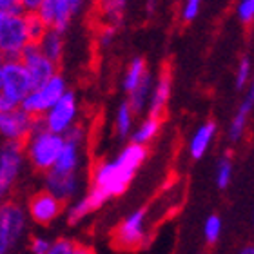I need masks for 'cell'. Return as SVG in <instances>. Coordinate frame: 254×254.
I'll use <instances>...</instances> for the list:
<instances>
[{"instance_id": "cell-35", "label": "cell", "mask_w": 254, "mask_h": 254, "mask_svg": "<svg viewBox=\"0 0 254 254\" xmlns=\"http://www.w3.org/2000/svg\"><path fill=\"white\" fill-rule=\"evenodd\" d=\"M44 0H20L22 7H24V13L29 15V13H37L40 9V5H42Z\"/></svg>"}, {"instance_id": "cell-15", "label": "cell", "mask_w": 254, "mask_h": 254, "mask_svg": "<svg viewBox=\"0 0 254 254\" xmlns=\"http://www.w3.org/2000/svg\"><path fill=\"white\" fill-rule=\"evenodd\" d=\"M171 98V73L169 69H162L154 80V87H153V95H151V100H149L147 107V117L160 118L164 117L165 109H167V104H169Z\"/></svg>"}, {"instance_id": "cell-9", "label": "cell", "mask_w": 254, "mask_h": 254, "mask_svg": "<svg viewBox=\"0 0 254 254\" xmlns=\"http://www.w3.org/2000/svg\"><path fill=\"white\" fill-rule=\"evenodd\" d=\"M76 118H78V100L73 91H67L65 95L49 109L42 117L46 129L57 134H65L71 127L76 126Z\"/></svg>"}, {"instance_id": "cell-6", "label": "cell", "mask_w": 254, "mask_h": 254, "mask_svg": "<svg viewBox=\"0 0 254 254\" xmlns=\"http://www.w3.org/2000/svg\"><path fill=\"white\" fill-rule=\"evenodd\" d=\"M29 46L26 15L0 13V55L2 60H20Z\"/></svg>"}, {"instance_id": "cell-29", "label": "cell", "mask_w": 254, "mask_h": 254, "mask_svg": "<svg viewBox=\"0 0 254 254\" xmlns=\"http://www.w3.org/2000/svg\"><path fill=\"white\" fill-rule=\"evenodd\" d=\"M236 15L242 24H253L254 22V0H240L236 5Z\"/></svg>"}, {"instance_id": "cell-40", "label": "cell", "mask_w": 254, "mask_h": 254, "mask_svg": "<svg viewBox=\"0 0 254 254\" xmlns=\"http://www.w3.org/2000/svg\"><path fill=\"white\" fill-rule=\"evenodd\" d=\"M253 222H254V214H253Z\"/></svg>"}, {"instance_id": "cell-36", "label": "cell", "mask_w": 254, "mask_h": 254, "mask_svg": "<svg viewBox=\"0 0 254 254\" xmlns=\"http://www.w3.org/2000/svg\"><path fill=\"white\" fill-rule=\"evenodd\" d=\"M73 254H96V253H95V249H93L91 245L76 244V247H74V253Z\"/></svg>"}, {"instance_id": "cell-8", "label": "cell", "mask_w": 254, "mask_h": 254, "mask_svg": "<svg viewBox=\"0 0 254 254\" xmlns=\"http://www.w3.org/2000/svg\"><path fill=\"white\" fill-rule=\"evenodd\" d=\"M26 147L20 142H4L0 147V194L15 189L26 164Z\"/></svg>"}, {"instance_id": "cell-24", "label": "cell", "mask_w": 254, "mask_h": 254, "mask_svg": "<svg viewBox=\"0 0 254 254\" xmlns=\"http://www.w3.org/2000/svg\"><path fill=\"white\" fill-rule=\"evenodd\" d=\"M115 131H117L118 138H131L132 131H134V111L127 100H124L117 109Z\"/></svg>"}, {"instance_id": "cell-18", "label": "cell", "mask_w": 254, "mask_h": 254, "mask_svg": "<svg viewBox=\"0 0 254 254\" xmlns=\"http://www.w3.org/2000/svg\"><path fill=\"white\" fill-rule=\"evenodd\" d=\"M216 124L212 120H207L201 126H198L192 136L189 140V156L192 160H201L205 156L207 149L211 147L212 140L216 136Z\"/></svg>"}, {"instance_id": "cell-4", "label": "cell", "mask_w": 254, "mask_h": 254, "mask_svg": "<svg viewBox=\"0 0 254 254\" xmlns=\"http://www.w3.org/2000/svg\"><path fill=\"white\" fill-rule=\"evenodd\" d=\"M149 209L151 207H140L117 225L113 231V245L118 251H138L149 245Z\"/></svg>"}, {"instance_id": "cell-3", "label": "cell", "mask_w": 254, "mask_h": 254, "mask_svg": "<svg viewBox=\"0 0 254 254\" xmlns=\"http://www.w3.org/2000/svg\"><path fill=\"white\" fill-rule=\"evenodd\" d=\"M35 89L33 78L22 60H2L0 64V113L15 111Z\"/></svg>"}, {"instance_id": "cell-13", "label": "cell", "mask_w": 254, "mask_h": 254, "mask_svg": "<svg viewBox=\"0 0 254 254\" xmlns=\"http://www.w3.org/2000/svg\"><path fill=\"white\" fill-rule=\"evenodd\" d=\"M37 15L46 22V26L55 31L65 33L73 20V7L69 0H44Z\"/></svg>"}, {"instance_id": "cell-19", "label": "cell", "mask_w": 254, "mask_h": 254, "mask_svg": "<svg viewBox=\"0 0 254 254\" xmlns=\"http://www.w3.org/2000/svg\"><path fill=\"white\" fill-rule=\"evenodd\" d=\"M154 76L151 71H147V74L143 76V80L138 84V87L132 93L127 95V102L129 106L132 107L134 115H140L149 107V100H151V95H153V87H154Z\"/></svg>"}, {"instance_id": "cell-30", "label": "cell", "mask_w": 254, "mask_h": 254, "mask_svg": "<svg viewBox=\"0 0 254 254\" xmlns=\"http://www.w3.org/2000/svg\"><path fill=\"white\" fill-rule=\"evenodd\" d=\"M51 245H53L51 240L38 234V236H33V238L29 240L27 247H29V254H48L49 249H51Z\"/></svg>"}, {"instance_id": "cell-5", "label": "cell", "mask_w": 254, "mask_h": 254, "mask_svg": "<svg viewBox=\"0 0 254 254\" xmlns=\"http://www.w3.org/2000/svg\"><path fill=\"white\" fill-rule=\"evenodd\" d=\"M27 209L9 200L0 207V254H13L26 234Z\"/></svg>"}, {"instance_id": "cell-7", "label": "cell", "mask_w": 254, "mask_h": 254, "mask_svg": "<svg viewBox=\"0 0 254 254\" xmlns=\"http://www.w3.org/2000/svg\"><path fill=\"white\" fill-rule=\"evenodd\" d=\"M67 84L62 74H57L51 80H48L46 84L38 85L27 95V98L22 102V109L29 113L35 118H42L57 102L67 93Z\"/></svg>"}, {"instance_id": "cell-28", "label": "cell", "mask_w": 254, "mask_h": 254, "mask_svg": "<svg viewBox=\"0 0 254 254\" xmlns=\"http://www.w3.org/2000/svg\"><path fill=\"white\" fill-rule=\"evenodd\" d=\"M216 187L218 189H227L229 184H231V178H233V162L229 156H222L218 160L216 165Z\"/></svg>"}, {"instance_id": "cell-33", "label": "cell", "mask_w": 254, "mask_h": 254, "mask_svg": "<svg viewBox=\"0 0 254 254\" xmlns=\"http://www.w3.org/2000/svg\"><path fill=\"white\" fill-rule=\"evenodd\" d=\"M117 38V27L113 26H104L98 33V44L100 48H109Z\"/></svg>"}, {"instance_id": "cell-22", "label": "cell", "mask_w": 254, "mask_h": 254, "mask_svg": "<svg viewBox=\"0 0 254 254\" xmlns=\"http://www.w3.org/2000/svg\"><path fill=\"white\" fill-rule=\"evenodd\" d=\"M147 64L142 57H134V59L129 62L127 65L126 73H124V78H122V89L126 91L127 95L132 93V91L136 89L138 84L143 80V76L147 74Z\"/></svg>"}, {"instance_id": "cell-14", "label": "cell", "mask_w": 254, "mask_h": 254, "mask_svg": "<svg viewBox=\"0 0 254 254\" xmlns=\"http://www.w3.org/2000/svg\"><path fill=\"white\" fill-rule=\"evenodd\" d=\"M109 201V198H107L106 194H102L100 190L93 189V187H89V190L85 192L80 200L73 201L71 205H69L67 209V222L71 223V225H74V223H80L84 218H87L89 214H93L95 211H98L100 207H104Z\"/></svg>"}, {"instance_id": "cell-16", "label": "cell", "mask_w": 254, "mask_h": 254, "mask_svg": "<svg viewBox=\"0 0 254 254\" xmlns=\"http://www.w3.org/2000/svg\"><path fill=\"white\" fill-rule=\"evenodd\" d=\"M253 109H254V76L249 85V89H247V95L244 96V100H242V104H240V107H238V111H236V115H234L231 124H229V129H227L229 142L238 143L240 140H242Z\"/></svg>"}, {"instance_id": "cell-11", "label": "cell", "mask_w": 254, "mask_h": 254, "mask_svg": "<svg viewBox=\"0 0 254 254\" xmlns=\"http://www.w3.org/2000/svg\"><path fill=\"white\" fill-rule=\"evenodd\" d=\"M35 120L29 113L22 107L9 113H0V134L4 142H20L26 143L35 129Z\"/></svg>"}, {"instance_id": "cell-20", "label": "cell", "mask_w": 254, "mask_h": 254, "mask_svg": "<svg viewBox=\"0 0 254 254\" xmlns=\"http://www.w3.org/2000/svg\"><path fill=\"white\" fill-rule=\"evenodd\" d=\"M160 127H162V120L160 118L145 117L142 122L134 127V131H132L129 140H131V143H138V145H145L147 147L149 143L158 136Z\"/></svg>"}, {"instance_id": "cell-34", "label": "cell", "mask_w": 254, "mask_h": 254, "mask_svg": "<svg viewBox=\"0 0 254 254\" xmlns=\"http://www.w3.org/2000/svg\"><path fill=\"white\" fill-rule=\"evenodd\" d=\"M0 13L7 15H26L20 0H0Z\"/></svg>"}, {"instance_id": "cell-23", "label": "cell", "mask_w": 254, "mask_h": 254, "mask_svg": "<svg viewBox=\"0 0 254 254\" xmlns=\"http://www.w3.org/2000/svg\"><path fill=\"white\" fill-rule=\"evenodd\" d=\"M38 48L49 60H53L55 64H59L64 55V33L55 31V29H48L46 37L40 40Z\"/></svg>"}, {"instance_id": "cell-31", "label": "cell", "mask_w": 254, "mask_h": 254, "mask_svg": "<svg viewBox=\"0 0 254 254\" xmlns=\"http://www.w3.org/2000/svg\"><path fill=\"white\" fill-rule=\"evenodd\" d=\"M201 2L203 0H186L184 7H182V20L184 22H192L200 13Z\"/></svg>"}, {"instance_id": "cell-12", "label": "cell", "mask_w": 254, "mask_h": 254, "mask_svg": "<svg viewBox=\"0 0 254 254\" xmlns=\"http://www.w3.org/2000/svg\"><path fill=\"white\" fill-rule=\"evenodd\" d=\"M20 60L27 67L29 74H31L35 87L46 84L48 80H51L53 76L59 74L57 73V69H59L57 67V64H55L53 60H49L48 57L40 51L38 44H29V46L24 49Z\"/></svg>"}, {"instance_id": "cell-38", "label": "cell", "mask_w": 254, "mask_h": 254, "mask_svg": "<svg viewBox=\"0 0 254 254\" xmlns=\"http://www.w3.org/2000/svg\"><path fill=\"white\" fill-rule=\"evenodd\" d=\"M238 254H254V244L245 245V247H242V249L238 251Z\"/></svg>"}, {"instance_id": "cell-10", "label": "cell", "mask_w": 254, "mask_h": 254, "mask_svg": "<svg viewBox=\"0 0 254 254\" xmlns=\"http://www.w3.org/2000/svg\"><path fill=\"white\" fill-rule=\"evenodd\" d=\"M64 205L65 203L60 201L57 196L51 194L49 190L42 189L29 196L26 209H27V216H29V220L33 223L46 227V225L53 223L62 214Z\"/></svg>"}, {"instance_id": "cell-37", "label": "cell", "mask_w": 254, "mask_h": 254, "mask_svg": "<svg viewBox=\"0 0 254 254\" xmlns=\"http://www.w3.org/2000/svg\"><path fill=\"white\" fill-rule=\"evenodd\" d=\"M84 2H85V0H69V4H71V7H73L74 15H78L80 11H82V7H84Z\"/></svg>"}, {"instance_id": "cell-39", "label": "cell", "mask_w": 254, "mask_h": 254, "mask_svg": "<svg viewBox=\"0 0 254 254\" xmlns=\"http://www.w3.org/2000/svg\"><path fill=\"white\" fill-rule=\"evenodd\" d=\"M145 9H147L149 15H151V13H154V9H156V0H147V4H145Z\"/></svg>"}, {"instance_id": "cell-21", "label": "cell", "mask_w": 254, "mask_h": 254, "mask_svg": "<svg viewBox=\"0 0 254 254\" xmlns=\"http://www.w3.org/2000/svg\"><path fill=\"white\" fill-rule=\"evenodd\" d=\"M129 0H96L98 11L106 20V26L118 27L122 24Z\"/></svg>"}, {"instance_id": "cell-26", "label": "cell", "mask_w": 254, "mask_h": 254, "mask_svg": "<svg viewBox=\"0 0 254 254\" xmlns=\"http://www.w3.org/2000/svg\"><path fill=\"white\" fill-rule=\"evenodd\" d=\"M26 27H27V38L29 44H40L49 27L46 26V22L37 15V13H29L26 15Z\"/></svg>"}, {"instance_id": "cell-1", "label": "cell", "mask_w": 254, "mask_h": 254, "mask_svg": "<svg viewBox=\"0 0 254 254\" xmlns=\"http://www.w3.org/2000/svg\"><path fill=\"white\" fill-rule=\"evenodd\" d=\"M147 147L138 143H127L113 160H104L91 171V187L100 190L109 200L124 194L132 178L147 160Z\"/></svg>"}, {"instance_id": "cell-32", "label": "cell", "mask_w": 254, "mask_h": 254, "mask_svg": "<svg viewBox=\"0 0 254 254\" xmlns=\"http://www.w3.org/2000/svg\"><path fill=\"white\" fill-rule=\"evenodd\" d=\"M74 247H76V244H74L73 240L57 238L53 240V245H51V249H49L48 254H73Z\"/></svg>"}, {"instance_id": "cell-2", "label": "cell", "mask_w": 254, "mask_h": 254, "mask_svg": "<svg viewBox=\"0 0 254 254\" xmlns=\"http://www.w3.org/2000/svg\"><path fill=\"white\" fill-rule=\"evenodd\" d=\"M64 145H65V138L46 129L42 118H37L31 136L24 143L27 164L31 165L33 171H37L40 175H48L59 162Z\"/></svg>"}, {"instance_id": "cell-17", "label": "cell", "mask_w": 254, "mask_h": 254, "mask_svg": "<svg viewBox=\"0 0 254 254\" xmlns=\"http://www.w3.org/2000/svg\"><path fill=\"white\" fill-rule=\"evenodd\" d=\"M44 189L55 194L60 201L67 203L78 194L80 180L78 176H57L53 173L44 175Z\"/></svg>"}, {"instance_id": "cell-25", "label": "cell", "mask_w": 254, "mask_h": 254, "mask_svg": "<svg viewBox=\"0 0 254 254\" xmlns=\"http://www.w3.org/2000/svg\"><path fill=\"white\" fill-rule=\"evenodd\" d=\"M253 76H254L253 60H251V57L244 55V57L238 60L236 74H234V85H236V89L242 91V89H245V87H249L251 82H253Z\"/></svg>"}, {"instance_id": "cell-27", "label": "cell", "mask_w": 254, "mask_h": 254, "mask_svg": "<svg viewBox=\"0 0 254 254\" xmlns=\"http://www.w3.org/2000/svg\"><path fill=\"white\" fill-rule=\"evenodd\" d=\"M222 218L218 214H209L203 223V238L209 245L216 244L220 236H222Z\"/></svg>"}]
</instances>
